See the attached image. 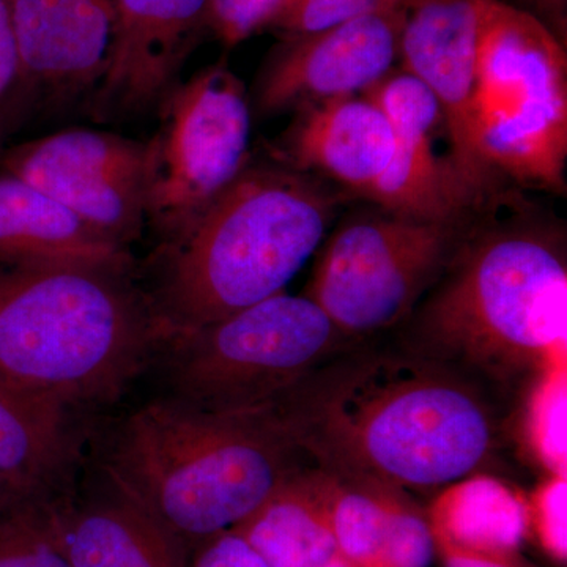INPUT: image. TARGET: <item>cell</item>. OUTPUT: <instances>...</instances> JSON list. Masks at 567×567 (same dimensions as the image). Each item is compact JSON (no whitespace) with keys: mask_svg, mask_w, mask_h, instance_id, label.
Masks as SVG:
<instances>
[{"mask_svg":"<svg viewBox=\"0 0 567 567\" xmlns=\"http://www.w3.org/2000/svg\"><path fill=\"white\" fill-rule=\"evenodd\" d=\"M281 0H210L208 33L226 48H235L267 31Z\"/></svg>","mask_w":567,"mask_h":567,"instance_id":"cell-26","label":"cell"},{"mask_svg":"<svg viewBox=\"0 0 567 567\" xmlns=\"http://www.w3.org/2000/svg\"><path fill=\"white\" fill-rule=\"evenodd\" d=\"M472 213L445 270L394 339L516 398L563 365L566 229L522 203L502 216L498 193L477 218Z\"/></svg>","mask_w":567,"mask_h":567,"instance_id":"cell-2","label":"cell"},{"mask_svg":"<svg viewBox=\"0 0 567 567\" xmlns=\"http://www.w3.org/2000/svg\"><path fill=\"white\" fill-rule=\"evenodd\" d=\"M466 218L423 221L374 204L354 212L323 238L303 295L353 341L394 331L445 270Z\"/></svg>","mask_w":567,"mask_h":567,"instance_id":"cell-8","label":"cell"},{"mask_svg":"<svg viewBox=\"0 0 567 567\" xmlns=\"http://www.w3.org/2000/svg\"><path fill=\"white\" fill-rule=\"evenodd\" d=\"M390 117L365 95L342 96L295 111L274 158L290 169L368 200L394 153Z\"/></svg>","mask_w":567,"mask_h":567,"instance_id":"cell-16","label":"cell"},{"mask_svg":"<svg viewBox=\"0 0 567 567\" xmlns=\"http://www.w3.org/2000/svg\"><path fill=\"white\" fill-rule=\"evenodd\" d=\"M189 567H268L245 537L229 532L219 533L200 544Z\"/></svg>","mask_w":567,"mask_h":567,"instance_id":"cell-28","label":"cell"},{"mask_svg":"<svg viewBox=\"0 0 567 567\" xmlns=\"http://www.w3.org/2000/svg\"><path fill=\"white\" fill-rule=\"evenodd\" d=\"M532 401V439L537 454L544 464L561 475L565 466V410L566 374L565 365L551 369L529 388Z\"/></svg>","mask_w":567,"mask_h":567,"instance_id":"cell-24","label":"cell"},{"mask_svg":"<svg viewBox=\"0 0 567 567\" xmlns=\"http://www.w3.org/2000/svg\"><path fill=\"white\" fill-rule=\"evenodd\" d=\"M110 59L93 95L100 118L155 110L207 35L210 0H114Z\"/></svg>","mask_w":567,"mask_h":567,"instance_id":"cell-14","label":"cell"},{"mask_svg":"<svg viewBox=\"0 0 567 567\" xmlns=\"http://www.w3.org/2000/svg\"><path fill=\"white\" fill-rule=\"evenodd\" d=\"M399 69L431 92L445 121L458 177L476 207L499 183L481 159L476 141V13L472 0H409Z\"/></svg>","mask_w":567,"mask_h":567,"instance_id":"cell-12","label":"cell"},{"mask_svg":"<svg viewBox=\"0 0 567 567\" xmlns=\"http://www.w3.org/2000/svg\"><path fill=\"white\" fill-rule=\"evenodd\" d=\"M309 464L270 413L218 415L167 395L118 425L102 468L189 554L237 527Z\"/></svg>","mask_w":567,"mask_h":567,"instance_id":"cell-4","label":"cell"},{"mask_svg":"<svg viewBox=\"0 0 567 567\" xmlns=\"http://www.w3.org/2000/svg\"><path fill=\"white\" fill-rule=\"evenodd\" d=\"M543 525L548 546L559 557H566V481L555 475L540 496Z\"/></svg>","mask_w":567,"mask_h":567,"instance_id":"cell-29","label":"cell"},{"mask_svg":"<svg viewBox=\"0 0 567 567\" xmlns=\"http://www.w3.org/2000/svg\"><path fill=\"white\" fill-rule=\"evenodd\" d=\"M0 265L130 275L128 248L17 175L0 173Z\"/></svg>","mask_w":567,"mask_h":567,"instance_id":"cell-18","label":"cell"},{"mask_svg":"<svg viewBox=\"0 0 567 567\" xmlns=\"http://www.w3.org/2000/svg\"><path fill=\"white\" fill-rule=\"evenodd\" d=\"M163 344L126 274L0 265V372L71 413L121 398Z\"/></svg>","mask_w":567,"mask_h":567,"instance_id":"cell-5","label":"cell"},{"mask_svg":"<svg viewBox=\"0 0 567 567\" xmlns=\"http://www.w3.org/2000/svg\"><path fill=\"white\" fill-rule=\"evenodd\" d=\"M346 193L281 163H249L185 230L162 245L148 295L164 342L284 292L333 226Z\"/></svg>","mask_w":567,"mask_h":567,"instance_id":"cell-3","label":"cell"},{"mask_svg":"<svg viewBox=\"0 0 567 567\" xmlns=\"http://www.w3.org/2000/svg\"><path fill=\"white\" fill-rule=\"evenodd\" d=\"M21 496L25 495L20 494L17 488L11 486L9 481L3 480V477L0 476V509L9 506L10 503H13L14 499L21 498Z\"/></svg>","mask_w":567,"mask_h":567,"instance_id":"cell-33","label":"cell"},{"mask_svg":"<svg viewBox=\"0 0 567 567\" xmlns=\"http://www.w3.org/2000/svg\"><path fill=\"white\" fill-rule=\"evenodd\" d=\"M446 567H507L492 559L470 557V555H454L447 559Z\"/></svg>","mask_w":567,"mask_h":567,"instance_id":"cell-32","label":"cell"},{"mask_svg":"<svg viewBox=\"0 0 567 567\" xmlns=\"http://www.w3.org/2000/svg\"><path fill=\"white\" fill-rule=\"evenodd\" d=\"M440 507L447 535L472 550H511L524 537V505L502 481L486 473L446 487Z\"/></svg>","mask_w":567,"mask_h":567,"instance_id":"cell-21","label":"cell"},{"mask_svg":"<svg viewBox=\"0 0 567 567\" xmlns=\"http://www.w3.org/2000/svg\"><path fill=\"white\" fill-rule=\"evenodd\" d=\"M48 509L73 567H189L181 540L103 468L84 491L48 495Z\"/></svg>","mask_w":567,"mask_h":567,"instance_id":"cell-15","label":"cell"},{"mask_svg":"<svg viewBox=\"0 0 567 567\" xmlns=\"http://www.w3.org/2000/svg\"><path fill=\"white\" fill-rule=\"evenodd\" d=\"M331 476L301 466L233 528L268 567H322L339 558L330 520Z\"/></svg>","mask_w":567,"mask_h":567,"instance_id":"cell-20","label":"cell"},{"mask_svg":"<svg viewBox=\"0 0 567 567\" xmlns=\"http://www.w3.org/2000/svg\"><path fill=\"white\" fill-rule=\"evenodd\" d=\"M476 13V141L496 182L566 193V47L532 14L502 0Z\"/></svg>","mask_w":567,"mask_h":567,"instance_id":"cell-6","label":"cell"},{"mask_svg":"<svg viewBox=\"0 0 567 567\" xmlns=\"http://www.w3.org/2000/svg\"><path fill=\"white\" fill-rule=\"evenodd\" d=\"M328 475L331 476V529L339 555L363 565L382 561L388 529L399 507L398 494L401 492Z\"/></svg>","mask_w":567,"mask_h":567,"instance_id":"cell-22","label":"cell"},{"mask_svg":"<svg viewBox=\"0 0 567 567\" xmlns=\"http://www.w3.org/2000/svg\"><path fill=\"white\" fill-rule=\"evenodd\" d=\"M301 295L276 293L164 342L169 398L218 413H259L316 365L352 344Z\"/></svg>","mask_w":567,"mask_h":567,"instance_id":"cell-7","label":"cell"},{"mask_svg":"<svg viewBox=\"0 0 567 567\" xmlns=\"http://www.w3.org/2000/svg\"><path fill=\"white\" fill-rule=\"evenodd\" d=\"M507 6L532 14L567 48V0H502Z\"/></svg>","mask_w":567,"mask_h":567,"instance_id":"cell-31","label":"cell"},{"mask_svg":"<svg viewBox=\"0 0 567 567\" xmlns=\"http://www.w3.org/2000/svg\"><path fill=\"white\" fill-rule=\"evenodd\" d=\"M21 55L14 32L11 0H0V102L21 85Z\"/></svg>","mask_w":567,"mask_h":567,"instance_id":"cell-30","label":"cell"},{"mask_svg":"<svg viewBox=\"0 0 567 567\" xmlns=\"http://www.w3.org/2000/svg\"><path fill=\"white\" fill-rule=\"evenodd\" d=\"M78 457L73 413L0 372V476L22 495L55 494Z\"/></svg>","mask_w":567,"mask_h":567,"instance_id":"cell-19","label":"cell"},{"mask_svg":"<svg viewBox=\"0 0 567 567\" xmlns=\"http://www.w3.org/2000/svg\"><path fill=\"white\" fill-rule=\"evenodd\" d=\"M513 404L456 364L371 338L316 365L264 412L331 475L435 492L487 472Z\"/></svg>","mask_w":567,"mask_h":567,"instance_id":"cell-1","label":"cell"},{"mask_svg":"<svg viewBox=\"0 0 567 567\" xmlns=\"http://www.w3.org/2000/svg\"><path fill=\"white\" fill-rule=\"evenodd\" d=\"M434 557V539L427 524L401 506L388 529L382 561L390 567H427Z\"/></svg>","mask_w":567,"mask_h":567,"instance_id":"cell-27","label":"cell"},{"mask_svg":"<svg viewBox=\"0 0 567 567\" xmlns=\"http://www.w3.org/2000/svg\"><path fill=\"white\" fill-rule=\"evenodd\" d=\"M0 567H73L51 524L48 495H25L0 509Z\"/></svg>","mask_w":567,"mask_h":567,"instance_id":"cell-23","label":"cell"},{"mask_svg":"<svg viewBox=\"0 0 567 567\" xmlns=\"http://www.w3.org/2000/svg\"><path fill=\"white\" fill-rule=\"evenodd\" d=\"M363 95L390 117L394 153L368 203L423 221H461L475 203L458 177L439 103L416 78L394 69Z\"/></svg>","mask_w":567,"mask_h":567,"instance_id":"cell-13","label":"cell"},{"mask_svg":"<svg viewBox=\"0 0 567 567\" xmlns=\"http://www.w3.org/2000/svg\"><path fill=\"white\" fill-rule=\"evenodd\" d=\"M21 85L69 102L102 81L114 37V0H11Z\"/></svg>","mask_w":567,"mask_h":567,"instance_id":"cell-17","label":"cell"},{"mask_svg":"<svg viewBox=\"0 0 567 567\" xmlns=\"http://www.w3.org/2000/svg\"><path fill=\"white\" fill-rule=\"evenodd\" d=\"M159 128L147 141V226L173 240L248 164L251 103L226 63L181 81L156 107Z\"/></svg>","mask_w":567,"mask_h":567,"instance_id":"cell-9","label":"cell"},{"mask_svg":"<svg viewBox=\"0 0 567 567\" xmlns=\"http://www.w3.org/2000/svg\"><path fill=\"white\" fill-rule=\"evenodd\" d=\"M322 567H350V566L347 565L344 559L336 558V559H333V561L328 563V565H324Z\"/></svg>","mask_w":567,"mask_h":567,"instance_id":"cell-34","label":"cell"},{"mask_svg":"<svg viewBox=\"0 0 567 567\" xmlns=\"http://www.w3.org/2000/svg\"><path fill=\"white\" fill-rule=\"evenodd\" d=\"M2 169L128 248L147 226V141L65 130L11 148Z\"/></svg>","mask_w":567,"mask_h":567,"instance_id":"cell-10","label":"cell"},{"mask_svg":"<svg viewBox=\"0 0 567 567\" xmlns=\"http://www.w3.org/2000/svg\"><path fill=\"white\" fill-rule=\"evenodd\" d=\"M406 3H383L320 31L281 35L254 82V114L275 117L374 87L398 69Z\"/></svg>","mask_w":567,"mask_h":567,"instance_id":"cell-11","label":"cell"},{"mask_svg":"<svg viewBox=\"0 0 567 567\" xmlns=\"http://www.w3.org/2000/svg\"><path fill=\"white\" fill-rule=\"evenodd\" d=\"M391 2L405 0H281L267 31L279 35L316 32Z\"/></svg>","mask_w":567,"mask_h":567,"instance_id":"cell-25","label":"cell"}]
</instances>
